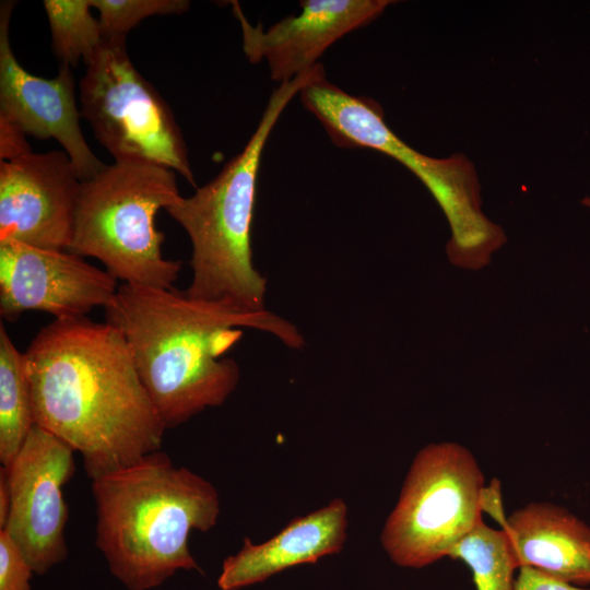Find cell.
Segmentation results:
<instances>
[{
    "instance_id": "obj_22",
    "label": "cell",
    "mask_w": 590,
    "mask_h": 590,
    "mask_svg": "<svg viewBox=\"0 0 590 590\" xmlns=\"http://www.w3.org/2000/svg\"><path fill=\"white\" fill-rule=\"evenodd\" d=\"M32 152L25 133L15 125L0 119V157L10 161Z\"/></svg>"
},
{
    "instance_id": "obj_17",
    "label": "cell",
    "mask_w": 590,
    "mask_h": 590,
    "mask_svg": "<svg viewBox=\"0 0 590 590\" xmlns=\"http://www.w3.org/2000/svg\"><path fill=\"white\" fill-rule=\"evenodd\" d=\"M463 560L472 571L476 590H514L517 569L509 538L482 520L452 550L450 556Z\"/></svg>"
},
{
    "instance_id": "obj_4",
    "label": "cell",
    "mask_w": 590,
    "mask_h": 590,
    "mask_svg": "<svg viewBox=\"0 0 590 590\" xmlns=\"http://www.w3.org/2000/svg\"><path fill=\"white\" fill-rule=\"evenodd\" d=\"M317 63L271 94L256 131L244 150L206 185L180 197L166 212L186 231L192 245V280L186 294L260 312L267 280L255 269L251 223L256 185L266 142L291 99L323 73Z\"/></svg>"
},
{
    "instance_id": "obj_13",
    "label": "cell",
    "mask_w": 590,
    "mask_h": 590,
    "mask_svg": "<svg viewBox=\"0 0 590 590\" xmlns=\"http://www.w3.org/2000/svg\"><path fill=\"white\" fill-rule=\"evenodd\" d=\"M391 3L389 0H305L300 12L268 30L251 25L238 2L234 13L243 33V47L252 63L266 60L272 80L284 83L309 71L334 42L359 28Z\"/></svg>"
},
{
    "instance_id": "obj_9",
    "label": "cell",
    "mask_w": 590,
    "mask_h": 590,
    "mask_svg": "<svg viewBox=\"0 0 590 590\" xmlns=\"http://www.w3.org/2000/svg\"><path fill=\"white\" fill-rule=\"evenodd\" d=\"M74 449L34 425L8 471L11 508L3 529L34 574L45 575L68 557L69 511L62 486L73 476Z\"/></svg>"
},
{
    "instance_id": "obj_15",
    "label": "cell",
    "mask_w": 590,
    "mask_h": 590,
    "mask_svg": "<svg viewBox=\"0 0 590 590\" xmlns=\"http://www.w3.org/2000/svg\"><path fill=\"white\" fill-rule=\"evenodd\" d=\"M502 529L517 568L531 567L573 585H590V528L567 509L530 503L512 512Z\"/></svg>"
},
{
    "instance_id": "obj_24",
    "label": "cell",
    "mask_w": 590,
    "mask_h": 590,
    "mask_svg": "<svg viewBox=\"0 0 590 590\" xmlns=\"http://www.w3.org/2000/svg\"><path fill=\"white\" fill-rule=\"evenodd\" d=\"M11 508V491L8 477V471L4 467L0 470V530H3L8 523Z\"/></svg>"
},
{
    "instance_id": "obj_7",
    "label": "cell",
    "mask_w": 590,
    "mask_h": 590,
    "mask_svg": "<svg viewBox=\"0 0 590 590\" xmlns=\"http://www.w3.org/2000/svg\"><path fill=\"white\" fill-rule=\"evenodd\" d=\"M484 475L457 442L429 444L414 457L380 542L404 568H423L445 556L482 519Z\"/></svg>"
},
{
    "instance_id": "obj_21",
    "label": "cell",
    "mask_w": 590,
    "mask_h": 590,
    "mask_svg": "<svg viewBox=\"0 0 590 590\" xmlns=\"http://www.w3.org/2000/svg\"><path fill=\"white\" fill-rule=\"evenodd\" d=\"M514 590H590L551 577L531 567H520Z\"/></svg>"
},
{
    "instance_id": "obj_11",
    "label": "cell",
    "mask_w": 590,
    "mask_h": 590,
    "mask_svg": "<svg viewBox=\"0 0 590 590\" xmlns=\"http://www.w3.org/2000/svg\"><path fill=\"white\" fill-rule=\"evenodd\" d=\"M81 180L66 152L0 162V243L69 250Z\"/></svg>"
},
{
    "instance_id": "obj_19",
    "label": "cell",
    "mask_w": 590,
    "mask_h": 590,
    "mask_svg": "<svg viewBox=\"0 0 590 590\" xmlns=\"http://www.w3.org/2000/svg\"><path fill=\"white\" fill-rule=\"evenodd\" d=\"M98 13L105 39L126 37L142 20L152 15L180 14L188 10L186 0H91Z\"/></svg>"
},
{
    "instance_id": "obj_6",
    "label": "cell",
    "mask_w": 590,
    "mask_h": 590,
    "mask_svg": "<svg viewBox=\"0 0 590 590\" xmlns=\"http://www.w3.org/2000/svg\"><path fill=\"white\" fill-rule=\"evenodd\" d=\"M180 197L176 172L166 166L142 160L105 165L81 181L69 251L99 260L117 281L170 288L181 261L163 256L155 216Z\"/></svg>"
},
{
    "instance_id": "obj_2",
    "label": "cell",
    "mask_w": 590,
    "mask_h": 590,
    "mask_svg": "<svg viewBox=\"0 0 590 590\" xmlns=\"http://www.w3.org/2000/svg\"><path fill=\"white\" fill-rule=\"evenodd\" d=\"M104 309L105 321L122 333L166 429L233 393L240 370L224 355L241 339L243 328L271 333L292 349L304 346L296 327L268 310L194 299L174 286L122 283Z\"/></svg>"
},
{
    "instance_id": "obj_12",
    "label": "cell",
    "mask_w": 590,
    "mask_h": 590,
    "mask_svg": "<svg viewBox=\"0 0 590 590\" xmlns=\"http://www.w3.org/2000/svg\"><path fill=\"white\" fill-rule=\"evenodd\" d=\"M15 2L0 4V119L25 134L56 139L70 157L81 181L105 167L92 152L80 128L75 84L71 67L60 64L58 74L45 79L27 72L16 60L9 39Z\"/></svg>"
},
{
    "instance_id": "obj_1",
    "label": "cell",
    "mask_w": 590,
    "mask_h": 590,
    "mask_svg": "<svg viewBox=\"0 0 590 590\" xmlns=\"http://www.w3.org/2000/svg\"><path fill=\"white\" fill-rule=\"evenodd\" d=\"M24 359L35 424L80 452L92 481L161 450L166 427L114 326L55 319Z\"/></svg>"
},
{
    "instance_id": "obj_3",
    "label": "cell",
    "mask_w": 590,
    "mask_h": 590,
    "mask_svg": "<svg viewBox=\"0 0 590 590\" xmlns=\"http://www.w3.org/2000/svg\"><path fill=\"white\" fill-rule=\"evenodd\" d=\"M95 545L128 590H150L177 570L201 571L188 545L220 515L216 488L162 450L92 481Z\"/></svg>"
},
{
    "instance_id": "obj_25",
    "label": "cell",
    "mask_w": 590,
    "mask_h": 590,
    "mask_svg": "<svg viewBox=\"0 0 590 590\" xmlns=\"http://www.w3.org/2000/svg\"><path fill=\"white\" fill-rule=\"evenodd\" d=\"M582 203L587 206L590 208V198L586 197L583 200H582Z\"/></svg>"
},
{
    "instance_id": "obj_20",
    "label": "cell",
    "mask_w": 590,
    "mask_h": 590,
    "mask_svg": "<svg viewBox=\"0 0 590 590\" xmlns=\"http://www.w3.org/2000/svg\"><path fill=\"white\" fill-rule=\"evenodd\" d=\"M33 574L19 546L0 530V590H31Z\"/></svg>"
},
{
    "instance_id": "obj_8",
    "label": "cell",
    "mask_w": 590,
    "mask_h": 590,
    "mask_svg": "<svg viewBox=\"0 0 590 590\" xmlns=\"http://www.w3.org/2000/svg\"><path fill=\"white\" fill-rule=\"evenodd\" d=\"M79 87L81 116L115 161L153 162L179 173L196 187L173 111L132 64L126 37L104 40L86 63Z\"/></svg>"
},
{
    "instance_id": "obj_14",
    "label": "cell",
    "mask_w": 590,
    "mask_h": 590,
    "mask_svg": "<svg viewBox=\"0 0 590 590\" xmlns=\"http://www.w3.org/2000/svg\"><path fill=\"white\" fill-rule=\"evenodd\" d=\"M347 506L334 498L324 507L293 519L268 541L243 547L224 559L217 587L238 590L261 582L290 567L315 563L341 552L346 541Z\"/></svg>"
},
{
    "instance_id": "obj_5",
    "label": "cell",
    "mask_w": 590,
    "mask_h": 590,
    "mask_svg": "<svg viewBox=\"0 0 590 590\" xmlns=\"http://www.w3.org/2000/svg\"><path fill=\"white\" fill-rule=\"evenodd\" d=\"M304 107L340 148H368L411 170L441 208L451 229L447 255L457 267L479 270L507 240L500 226L481 210V188L473 164L463 154L427 156L402 141L386 123L381 106L353 96L327 81L324 73L299 92Z\"/></svg>"
},
{
    "instance_id": "obj_23",
    "label": "cell",
    "mask_w": 590,
    "mask_h": 590,
    "mask_svg": "<svg viewBox=\"0 0 590 590\" xmlns=\"http://www.w3.org/2000/svg\"><path fill=\"white\" fill-rule=\"evenodd\" d=\"M482 510L487 511L502 527L506 523L504 514L500 485L498 480L494 479L488 487H484L482 493Z\"/></svg>"
},
{
    "instance_id": "obj_10",
    "label": "cell",
    "mask_w": 590,
    "mask_h": 590,
    "mask_svg": "<svg viewBox=\"0 0 590 590\" xmlns=\"http://www.w3.org/2000/svg\"><path fill=\"white\" fill-rule=\"evenodd\" d=\"M117 280L69 250L0 243V315L16 321L25 311L55 319L86 317L114 298Z\"/></svg>"
},
{
    "instance_id": "obj_16",
    "label": "cell",
    "mask_w": 590,
    "mask_h": 590,
    "mask_svg": "<svg viewBox=\"0 0 590 590\" xmlns=\"http://www.w3.org/2000/svg\"><path fill=\"white\" fill-rule=\"evenodd\" d=\"M35 425L30 381L21 353L0 324V462L9 468Z\"/></svg>"
},
{
    "instance_id": "obj_18",
    "label": "cell",
    "mask_w": 590,
    "mask_h": 590,
    "mask_svg": "<svg viewBox=\"0 0 590 590\" xmlns=\"http://www.w3.org/2000/svg\"><path fill=\"white\" fill-rule=\"evenodd\" d=\"M44 8L60 64L78 67L81 59L87 63L105 40L91 0H45Z\"/></svg>"
}]
</instances>
